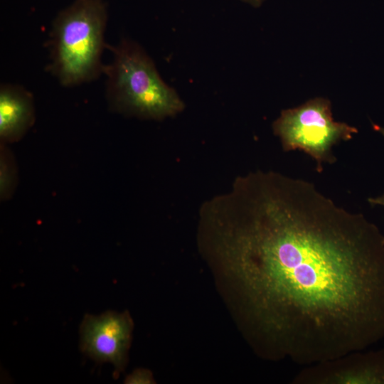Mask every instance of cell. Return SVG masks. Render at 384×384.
I'll list each match as a JSON object with an SVG mask.
<instances>
[{
  "label": "cell",
  "mask_w": 384,
  "mask_h": 384,
  "mask_svg": "<svg viewBox=\"0 0 384 384\" xmlns=\"http://www.w3.org/2000/svg\"><path fill=\"white\" fill-rule=\"evenodd\" d=\"M201 250L267 359L309 366L384 339V235L314 183L250 172L202 203Z\"/></svg>",
  "instance_id": "6da1fadb"
},
{
  "label": "cell",
  "mask_w": 384,
  "mask_h": 384,
  "mask_svg": "<svg viewBox=\"0 0 384 384\" xmlns=\"http://www.w3.org/2000/svg\"><path fill=\"white\" fill-rule=\"evenodd\" d=\"M112 51L113 60L104 68L112 110L153 120L174 117L183 110V100L161 79L153 60L137 43L122 38Z\"/></svg>",
  "instance_id": "7a4b0ae2"
},
{
  "label": "cell",
  "mask_w": 384,
  "mask_h": 384,
  "mask_svg": "<svg viewBox=\"0 0 384 384\" xmlns=\"http://www.w3.org/2000/svg\"><path fill=\"white\" fill-rule=\"evenodd\" d=\"M107 20L103 0H75L56 16L50 33L49 68L60 84L78 85L104 72L101 55Z\"/></svg>",
  "instance_id": "3957f363"
},
{
  "label": "cell",
  "mask_w": 384,
  "mask_h": 384,
  "mask_svg": "<svg viewBox=\"0 0 384 384\" xmlns=\"http://www.w3.org/2000/svg\"><path fill=\"white\" fill-rule=\"evenodd\" d=\"M272 129L285 151H303L316 161L318 171H322L323 163L335 162L332 154L335 144L350 140L358 133L355 127L334 119L331 102L324 97L282 110Z\"/></svg>",
  "instance_id": "277c9868"
},
{
  "label": "cell",
  "mask_w": 384,
  "mask_h": 384,
  "mask_svg": "<svg viewBox=\"0 0 384 384\" xmlns=\"http://www.w3.org/2000/svg\"><path fill=\"white\" fill-rule=\"evenodd\" d=\"M132 329L133 322L127 311L86 314L80 328L81 351L97 362L113 364L117 376L127 363Z\"/></svg>",
  "instance_id": "5b68a950"
},
{
  "label": "cell",
  "mask_w": 384,
  "mask_h": 384,
  "mask_svg": "<svg viewBox=\"0 0 384 384\" xmlns=\"http://www.w3.org/2000/svg\"><path fill=\"white\" fill-rule=\"evenodd\" d=\"M294 384H384V348L349 353L306 366Z\"/></svg>",
  "instance_id": "8992f818"
},
{
  "label": "cell",
  "mask_w": 384,
  "mask_h": 384,
  "mask_svg": "<svg viewBox=\"0 0 384 384\" xmlns=\"http://www.w3.org/2000/svg\"><path fill=\"white\" fill-rule=\"evenodd\" d=\"M35 119L32 95L25 88L4 84L0 88V139L1 144L21 139Z\"/></svg>",
  "instance_id": "52a82bcc"
},
{
  "label": "cell",
  "mask_w": 384,
  "mask_h": 384,
  "mask_svg": "<svg viewBox=\"0 0 384 384\" xmlns=\"http://www.w3.org/2000/svg\"><path fill=\"white\" fill-rule=\"evenodd\" d=\"M0 169H1V197L8 198L13 193L16 174L14 162L11 151L5 144L1 145Z\"/></svg>",
  "instance_id": "ba28073f"
},
{
  "label": "cell",
  "mask_w": 384,
  "mask_h": 384,
  "mask_svg": "<svg viewBox=\"0 0 384 384\" xmlns=\"http://www.w3.org/2000/svg\"><path fill=\"white\" fill-rule=\"evenodd\" d=\"M154 380L151 373L144 369H137L129 375L125 380V383H151Z\"/></svg>",
  "instance_id": "9c48e42d"
},
{
  "label": "cell",
  "mask_w": 384,
  "mask_h": 384,
  "mask_svg": "<svg viewBox=\"0 0 384 384\" xmlns=\"http://www.w3.org/2000/svg\"><path fill=\"white\" fill-rule=\"evenodd\" d=\"M254 8L260 7L267 0H238Z\"/></svg>",
  "instance_id": "30bf717a"
},
{
  "label": "cell",
  "mask_w": 384,
  "mask_h": 384,
  "mask_svg": "<svg viewBox=\"0 0 384 384\" xmlns=\"http://www.w3.org/2000/svg\"><path fill=\"white\" fill-rule=\"evenodd\" d=\"M368 201L373 205H381L384 206V194L377 198H370Z\"/></svg>",
  "instance_id": "8fae6325"
}]
</instances>
